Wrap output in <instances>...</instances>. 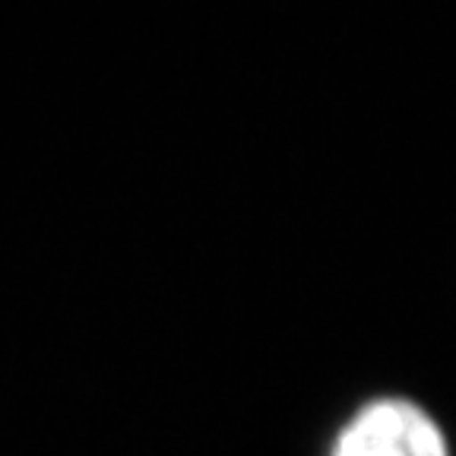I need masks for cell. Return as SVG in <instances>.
Wrapping results in <instances>:
<instances>
[{
    "label": "cell",
    "mask_w": 456,
    "mask_h": 456,
    "mask_svg": "<svg viewBox=\"0 0 456 456\" xmlns=\"http://www.w3.org/2000/svg\"><path fill=\"white\" fill-rule=\"evenodd\" d=\"M323 456H453V444L421 399L378 393L336 425Z\"/></svg>",
    "instance_id": "obj_1"
}]
</instances>
